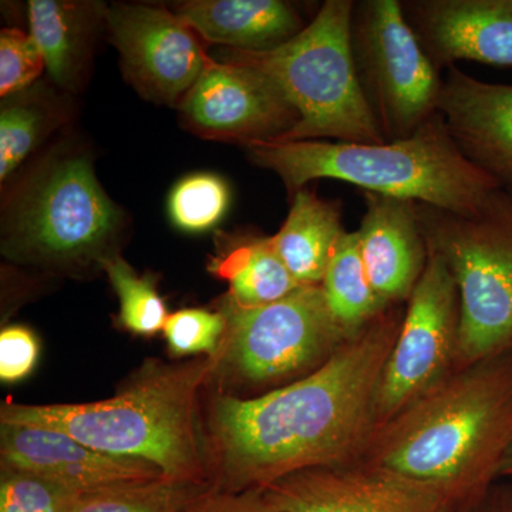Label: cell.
Returning a JSON list of instances; mask_svg holds the SVG:
<instances>
[{"instance_id":"6da1fadb","label":"cell","mask_w":512,"mask_h":512,"mask_svg":"<svg viewBox=\"0 0 512 512\" xmlns=\"http://www.w3.org/2000/svg\"><path fill=\"white\" fill-rule=\"evenodd\" d=\"M406 312L390 305L318 369L264 396H218L207 433L215 488L242 493L319 467L357 463L375 433L380 377Z\"/></svg>"},{"instance_id":"7a4b0ae2","label":"cell","mask_w":512,"mask_h":512,"mask_svg":"<svg viewBox=\"0 0 512 512\" xmlns=\"http://www.w3.org/2000/svg\"><path fill=\"white\" fill-rule=\"evenodd\" d=\"M512 448V355L454 369L377 427L357 463L443 495L458 512L478 503Z\"/></svg>"},{"instance_id":"3957f363","label":"cell","mask_w":512,"mask_h":512,"mask_svg":"<svg viewBox=\"0 0 512 512\" xmlns=\"http://www.w3.org/2000/svg\"><path fill=\"white\" fill-rule=\"evenodd\" d=\"M218 353L178 365L151 360L116 396L93 403L0 407V424L62 431L93 450L154 464L168 480L200 488L208 478L197 419L202 384Z\"/></svg>"},{"instance_id":"277c9868","label":"cell","mask_w":512,"mask_h":512,"mask_svg":"<svg viewBox=\"0 0 512 512\" xmlns=\"http://www.w3.org/2000/svg\"><path fill=\"white\" fill-rule=\"evenodd\" d=\"M245 148L252 163L281 178L291 197L311 181L325 178L355 185L362 192L471 214L500 188L461 154L440 113L406 140L271 141Z\"/></svg>"},{"instance_id":"5b68a950","label":"cell","mask_w":512,"mask_h":512,"mask_svg":"<svg viewBox=\"0 0 512 512\" xmlns=\"http://www.w3.org/2000/svg\"><path fill=\"white\" fill-rule=\"evenodd\" d=\"M355 0H326L291 40L262 52L224 49L220 62L264 74L298 111L299 123L279 141L386 143L357 80L350 46Z\"/></svg>"},{"instance_id":"8992f818","label":"cell","mask_w":512,"mask_h":512,"mask_svg":"<svg viewBox=\"0 0 512 512\" xmlns=\"http://www.w3.org/2000/svg\"><path fill=\"white\" fill-rule=\"evenodd\" d=\"M427 251L443 259L460 298L457 366L512 355V195L491 192L457 214L416 202Z\"/></svg>"},{"instance_id":"52a82bcc","label":"cell","mask_w":512,"mask_h":512,"mask_svg":"<svg viewBox=\"0 0 512 512\" xmlns=\"http://www.w3.org/2000/svg\"><path fill=\"white\" fill-rule=\"evenodd\" d=\"M121 214L86 157L47 164L10 205L3 252L16 261L73 266L109 258Z\"/></svg>"},{"instance_id":"ba28073f","label":"cell","mask_w":512,"mask_h":512,"mask_svg":"<svg viewBox=\"0 0 512 512\" xmlns=\"http://www.w3.org/2000/svg\"><path fill=\"white\" fill-rule=\"evenodd\" d=\"M220 311L227 329L217 372L245 384L308 375L352 338L330 311L322 285L299 286L285 298L256 308H242L225 296Z\"/></svg>"},{"instance_id":"9c48e42d","label":"cell","mask_w":512,"mask_h":512,"mask_svg":"<svg viewBox=\"0 0 512 512\" xmlns=\"http://www.w3.org/2000/svg\"><path fill=\"white\" fill-rule=\"evenodd\" d=\"M350 46L360 89L384 141L406 140L439 113L443 77L404 16L402 0H357Z\"/></svg>"},{"instance_id":"30bf717a","label":"cell","mask_w":512,"mask_h":512,"mask_svg":"<svg viewBox=\"0 0 512 512\" xmlns=\"http://www.w3.org/2000/svg\"><path fill=\"white\" fill-rule=\"evenodd\" d=\"M458 338L460 298L456 282L443 259L429 252L377 387V427L456 369Z\"/></svg>"},{"instance_id":"8fae6325","label":"cell","mask_w":512,"mask_h":512,"mask_svg":"<svg viewBox=\"0 0 512 512\" xmlns=\"http://www.w3.org/2000/svg\"><path fill=\"white\" fill-rule=\"evenodd\" d=\"M180 109L201 136L245 147L282 140L299 123L298 111L264 74L211 60Z\"/></svg>"},{"instance_id":"7c38bea8","label":"cell","mask_w":512,"mask_h":512,"mask_svg":"<svg viewBox=\"0 0 512 512\" xmlns=\"http://www.w3.org/2000/svg\"><path fill=\"white\" fill-rule=\"evenodd\" d=\"M107 22L131 82L160 103H181L210 63L202 37L167 9L114 6Z\"/></svg>"},{"instance_id":"4fadbf2b","label":"cell","mask_w":512,"mask_h":512,"mask_svg":"<svg viewBox=\"0 0 512 512\" xmlns=\"http://www.w3.org/2000/svg\"><path fill=\"white\" fill-rule=\"evenodd\" d=\"M262 494L279 512H458L426 485L363 463L299 471Z\"/></svg>"},{"instance_id":"5bb4252c","label":"cell","mask_w":512,"mask_h":512,"mask_svg":"<svg viewBox=\"0 0 512 512\" xmlns=\"http://www.w3.org/2000/svg\"><path fill=\"white\" fill-rule=\"evenodd\" d=\"M402 5L437 69L461 60L512 66V0H403Z\"/></svg>"},{"instance_id":"9a60e30c","label":"cell","mask_w":512,"mask_h":512,"mask_svg":"<svg viewBox=\"0 0 512 512\" xmlns=\"http://www.w3.org/2000/svg\"><path fill=\"white\" fill-rule=\"evenodd\" d=\"M0 457L2 467L28 471L80 493L165 477L147 461L110 456L62 431L23 424H0Z\"/></svg>"},{"instance_id":"2e32d148","label":"cell","mask_w":512,"mask_h":512,"mask_svg":"<svg viewBox=\"0 0 512 512\" xmlns=\"http://www.w3.org/2000/svg\"><path fill=\"white\" fill-rule=\"evenodd\" d=\"M439 113L464 157L512 195V84L447 69Z\"/></svg>"},{"instance_id":"e0dca14e","label":"cell","mask_w":512,"mask_h":512,"mask_svg":"<svg viewBox=\"0 0 512 512\" xmlns=\"http://www.w3.org/2000/svg\"><path fill=\"white\" fill-rule=\"evenodd\" d=\"M362 195L366 211L356 232L370 284L384 305L407 303L429 259L416 202L375 192Z\"/></svg>"},{"instance_id":"ac0fdd59","label":"cell","mask_w":512,"mask_h":512,"mask_svg":"<svg viewBox=\"0 0 512 512\" xmlns=\"http://www.w3.org/2000/svg\"><path fill=\"white\" fill-rule=\"evenodd\" d=\"M177 15L202 40L245 52L284 45L308 25L282 0H194L183 3Z\"/></svg>"},{"instance_id":"d6986e66","label":"cell","mask_w":512,"mask_h":512,"mask_svg":"<svg viewBox=\"0 0 512 512\" xmlns=\"http://www.w3.org/2000/svg\"><path fill=\"white\" fill-rule=\"evenodd\" d=\"M288 217L272 237L276 252L299 285H322L330 259L345 235L342 207L302 188L292 195Z\"/></svg>"},{"instance_id":"ffe728a7","label":"cell","mask_w":512,"mask_h":512,"mask_svg":"<svg viewBox=\"0 0 512 512\" xmlns=\"http://www.w3.org/2000/svg\"><path fill=\"white\" fill-rule=\"evenodd\" d=\"M212 271L227 279V298L242 308L269 305L302 286L279 258L272 237L244 239L217 259Z\"/></svg>"},{"instance_id":"44dd1931","label":"cell","mask_w":512,"mask_h":512,"mask_svg":"<svg viewBox=\"0 0 512 512\" xmlns=\"http://www.w3.org/2000/svg\"><path fill=\"white\" fill-rule=\"evenodd\" d=\"M322 286L330 311L349 336L387 308L370 284L357 232H345L340 239Z\"/></svg>"},{"instance_id":"7402d4cb","label":"cell","mask_w":512,"mask_h":512,"mask_svg":"<svg viewBox=\"0 0 512 512\" xmlns=\"http://www.w3.org/2000/svg\"><path fill=\"white\" fill-rule=\"evenodd\" d=\"M79 5L57 0L29 2V35L35 40L47 72L67 86L79 69L86 20Z\"/></svg>"},{"instance_id":"603a6c76","label":"cell","mask_w":512,"mask_h":512,"mask_svg":"<svg viewBox=\"0 0 512 512\" xmlns=\"http://www.w3.org/2000/svg\"><path fill=\"white\" fill-rule=\"evenodd\" d=\"M200 490L168 478L87 491L73 512H180Z\"/></svg>"},{"instance_id":"cb8c5ba5","label":"cell","mask_w":512,"mask_h":512,"mask_svg":"<svg viewBox=\"0 0 512 512\" xmlns=\"http://www.w3.org/2000/svg\"><path fill=\"white\" fill-rule=\"evenodd\" d=\"M100 266L119 296L120 325L141 336H153L164 330L170 315L153 278L137 275L120 256L104 258Z\"/></svg>"},{"instance_id":"d4e9b609","label":"cell","mask_w":512,"mask_h":512,"mask_svg":"<svg viewBox=\"0 0 512 512\" xmlns=\"http://www.w3.org/2000/svg\"><path fill=\"white\" fill-rule=\"evenodd\" d=\"M231 194L215 174H192L178 181L168 197V215L178 229L205 232L227 214Z\"/></svg>"},{"instance_id":"484cf974","label":"cell","mask_w":512,"mask_h":512,"mask_svg":"<svg viewBox=\"0 0 512 512\" xmlns=\"http://www.w3.org/2000/svg\"><path fill=\"white\" fill-rule=\"evenodd\" d=\"M82 494L49 478L2 467L0 512H73Z\"/></svg>"},{"instance_id":"4316f807","label":"cell","mask_w":512,"mask_h":512,"mask_svg":"<svg viewBox=\"0 0 512 512\" xmlns=\"http://www.w3.org/2000/svg\"><path fill=\"white\" fill-rule=\"evenodd\" d=\"M225 329L227 319L221 311L183 309L168 316L163 332L174 356H214L220 350Z\"/></svg>"},{"instance_id":"83f0119b","label":"cell","mask_w":512,"mask_h":512,"mask_svg":"<svg viewBox=\"0 0 512 512\" xmlns=\"http://www.w3.org/2000/svg\"><path fill=\"white\" fill-rule=\"evenodd\" d=\"M46 64L33 37L20 29L0 32V94L20 92L42 74Z\"/></svg>"},{"instance_id":"f1b7e54d","label":"cell","mask_w":512,"mask_h":512,"mask_svg":"<svg viewBox=\"0 0 512 512\" xmlns=\"http://www.w3.org/2000/svg\"><path fill=\"white\" fill-rule=\"evenodd\" d=\"M43 116L35 107L12 104L0 111V180L5 181L36 146Z\"/></svg>"},{"instance_id":"f546056e","label":"cell","mask_w":512,"mask_h":512,"mask_svg":"<svg viewBox=\"0 0 512 512\" xmlns=\"http://www.w3.org/2000/svg\"><path fill=\"white\" fill-rule=\"evenodd\" d=\"M40 343L32 329L8 326L0 333V380L19 383L32 375L39 362Z\"/></svg>"},{"instance_id":"4dcf8cb0","label":"cell","mask_w":512,"mask_h":512,"mask_svg":"<svg viewBox=\"0 0 512 512\" xmlns=\"http://www.w3.org/2000/svg\"><path fill=\"white\" fill-rule=\"evenodd\" d=\"M180 512H279L259 490L231 491L210 487L192 495Z\"/></svg>"},{"instance_id":"1f68e13d","label":"cell","mask_w":512,"mask_h":512,"mask_svg":"<svg viewBox=\"0 0 512 512\" xmlns=\"http://www.w3.org/2000/svg\"><path fill=\"white\" fill-rule=\"evenodd\" d=\"M461 512H512V478L498 481L478 503Z\"/></svg>"},{"instance_id":"d6a6232c","label":"cell","mask_w":512,"mask_h":512,"mask_svg":"<svg viewBox=\"0 0 512 512\" xmlns=\"http://www.w3.org/2000/svg\"><path fill=\"white\" fill-rule=\"evenodd\" d=\"M504 478H512V448L508 453L507 460H505L503 473H501V480H504Z\"/></svg>"}]
</instances>
